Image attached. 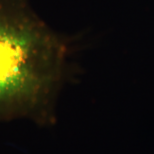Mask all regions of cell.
<instances>
[{
	"instance_id": "6da1fadb",
	"label": "cell",
	"mask_w": 154,
	"mask_h": 154,
	"mask_svg": "<svg viewBox=\"0 0 154 154\" xmlns=\"http://www.w3.org/2000/svg\"><path fill=\"white\" fill-rule=\"evenodd\" d=\"M72 47L31 0H0V122L47 114Z\"/></svg>"
}]
</instances>
